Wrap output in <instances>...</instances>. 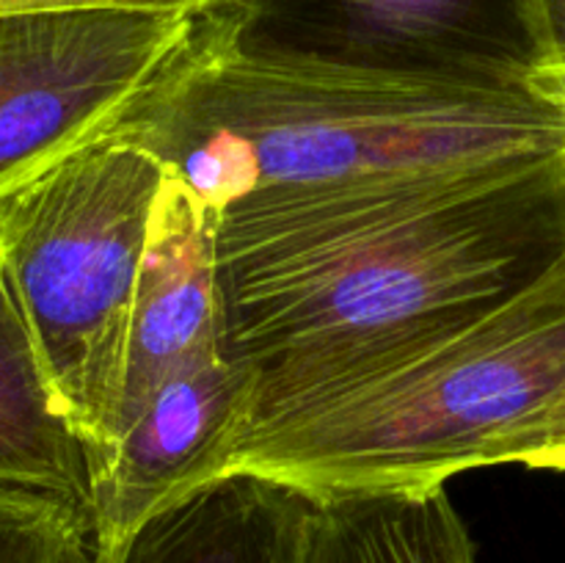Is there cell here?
I'll use <instances>...</instances> for the list:
<instances>
[{"label":"cell","instance_id":"1","mask_svg":"<svg viewBox=\"0 0 565 563\" xmlns=\"http://www.w3.org/2000/svg\"><path fill=\"white\" fill-rule=\"evenodd\" d=\"M563 257L565 158L230 204L224 348L252 370L248 431L480 318Z\"/></svg>","mask_w":565,"mask_h":563},{"label":"cell","instance_id":"2","mask_svg":"<svg viewBox=\"0 0 565 563\" xmlns=\"http://www.w3.org/2000/svg\"><path fill=\"white\" fill-rule=\"evenodd\" d=\"M215 213L257 193L401 185L565 158V105L535 77L408 70L210 44L130 132Z\"/></svg>","mask_w":565,"mask_h":563},{"label":"cell","instance_id":"3","mask_svg":"<svg viewBox=\"0 0 565 563\" xmlns=\"http://www.w3.org/2000/svg\"><path fill=\"white\" fill-rule=\"evenodd\" d=\"M563 397L565 257L480 318L248 431L230 472L312 491L439 489L524 464Z\"/></svg>","mask_w":565,"mask_h":563},{"label":"cell","instance_id":"4","mask_svg":"<svg viewBox=\"0 0 565 563\" xmlns=\"http://www.w3.org/2000/svg\"><path fill=\"white\" fill-rule=\"evenodd\" d=\"M166 171L152 149L121 132L0 193V268L97 472L125 395L138 270Z\"/></svg>","mask_w":565,"mask_h":563},{"label":"cell","instance_id":"5","mask_svg":"<svg viewBox=\"0 0 565 563\" xmlns=\"http://www.w3.org/2000/svg\"><path fill=\"white\" fill-rule=\"evenodd\" d=\"M241 22L243 11H0V193L72 149L136 130Z\"/></svg>","mask_w":565,"mask_h":563},{"label":"cell","instance_id":"6","mask_svg":"<svg viewBox=\"0 0 565 563\" xmlns=\"http://www.w3.org/2000/svg\"><path fill=\"white\" fill-rule=\"evenodd\" d=\"M241 39L362 64L535 77L522 0H248Z\"/></svg>","mask_w":565,"mask_h":563},{"label":"cell","instance_id":"7","mask_svg":"<svg viewBox=\"0 0 565 563\" xmlns=\"http://www.w3.org/2000/svg\"><path fill=\"white\" fill-rule=\"evenodd\" d=\"M252 370L230 353L196 359L154 386L99 464V563L114 561L154 513L224 478L252 428Z\"/></svg>","mask_w":565,"mask_h":563},{"label":"cell","instance_id":"8","mask_svg":"<svg viewBox=\"0 0 565 563\" xmlns=\"http://www.w3.org/2000/svg\"><path fill=\"white\" fill-rule=\"evenodd\" d=\"M215 353H226L218 213L180 177L166 171L138 270L116 434L154 386L185 364Z\"/></svg>","mask_w":565,"mask_h":563},{"label":"cell","instance_id":"9","mask_svg":"<svg viewBox=\"0 0 565 563\" xmlns=\"http://www.w3.org/2000/svg\"><path fill=\"white\" fill-rule=\"evenodd\" d=\"M0 491L42 497L92 519L97 458L47 379L20 301L0 268Z\"/></svg>","mask_w":565,"mask_h":563},{"label":"cell","instance_id":"10","mask_svg":"<svg viewBox=\"0 0 565 563\" xmlns=\"http://www.w3.org/2000/svg\"><path fill=\"white\" fill-rule=\"evenodd\" d=\"M312 491L230 472L154 513L110 563H296Z\"/></svg>","mask_w":565,"mask_h":563},{"label":"cell","instance_id":"11","mask_svg":"<svg viewBox=\"0 0 565 563\" xmlns=\"http://www.w3.org/2000/svg\"><path fill=\"white\" fill-rule=\"evenodd\" d=\"M296 563H475V544L445 486L312 491Z\"/></svg>","mask_w":565,"mask_h":563},{"label":"cell","instance_id":"12","mask_svg":"<svg viewBox=\"0 0 565 563\" xmlns=\"http://www.w3.org/2000/svg\"><path fill=\"white\" fill-rule=\"evenodd\" d=\"M94 535L92 519L42 497L0 491V563H61L66 552Z\"/></svg>","mask_w":565,"mask_h":563},{"label":"cell","instance_id":"13","mask_svg":"<svg viewBox=\"0 0 565 563\" xmlns=\"http://www.w3.org/2000/svg\"><path fill=\"white\" fill-rule=\"evenodd\" d=\"M535 50V77L565 105V0H522Z\"/></svg>","mask_w":565,"mask_h":563},{"label":"cell","instance_id":"14","mask_svg":"<svg viewBox=\"0 0 565 563\" xmlns=\"http://www.w3.org/2000/svg\"><path fill=\"white\" fill-rule=\"evenodd\" d=\"M248 0H0V11L39 9H121V11H185V14H232L246 11Z\"/></svg>","mask_w":565,"mask_h":563},{"label":"cell","instance_id":"15","mask_svg":"<svg viewBox=\"0 0 565 563\" xmlns=\"http://www.w3.org/2000/svg\"><path fill=\"white\" fill-rule=\"evenodd\" d=\"M524 467L565 472V397L535 434L533 447L524 458Z\"/></svg>","mask_w":565,"mask_h":563},{"label":"cell","instance_id":"16","mask_svg":"<svg viewBox=\"0 0 565 563\" xmlns=\"http://www.w3.org/2000/svg\"><path fill=\"white\" fill-rule=\"evenodd\" d=\"M61 563H99V550H97V535H83L75 546L64 555Z\"/></svg>","mask_w":565,"mask_h":563}]
</instances>
